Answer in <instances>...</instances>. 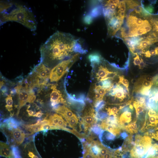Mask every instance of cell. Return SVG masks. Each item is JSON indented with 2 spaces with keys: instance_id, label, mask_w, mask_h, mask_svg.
<instances>
[{
  "instance_id": "obj_1",
  "label": "cell",
  "mask_w": 158,
  "mask_h": 158,
  "mask_svg": "<svg viewBox=\"0 0 158 158\" xmlns=\"http://www.w3.org/2000/svg\"><path fill=\"white\" fill-rule=\"evenodd\" d=\"M79 40L71 34L57 31L41 45L40 48L41 62L48 64L68 59L77 54H83L86 50L79 42Z\"/></svg>"
},
{
  "instance_id": "obj_2",
  "label": "cell",
  "mask_w": 158,
  "mask_h": 158,
  "mask_svg": "<svg viewBox=\"0 0 158 158\" xmlns=\"http://www.w3.org/2000/svg\"><path fill=\"white\" fill-rule=\"evenodd\" d=\"M1 25L8 21L20 23L32 31H35L37 23L31 10L22 5L8 2L1 3Z\"/></svg>"
},
{
  "instance_id": "obj_3",
  "label": "cell",
  "mask_w": 158,
  "mask_h": 158,
  "mask_svg": "<svg viewBox=\"0 0 158 158\" xmlns=\"http://www.w3.org/2000/svg\"><path fill=\"white\" fill-rule=\"evenodd\" d=\"M135 138V145L131 150V156L134 158H142L152 146L151 139L149 136L140 135H137Z\"/></svg>"
},
{
  "instance_id": "obj_4",
  "label": "cell",
  "mask_w": 158,
  "mask_h": 158,
  "mask_svg": "<svg viewBox=\"0 0 158 158\" xmlns=\"http://www.w3.org/2000/svg\"><path fill=\"white\" fill-rule=\"evenodd\" d=\"M79 54H77L70 58L64 60L56 66L51 70L49 79L51 82L58 81L66 73L77 59Z\"/></svg>"
},
{
  "instance_id": "obj_5",
  "label": "cell",
  "mask_w": 158,
  "mask_h": 158,
  "mask_svg": "<svg viewBox=\"0 0 158 158\" xmlns=\"http://www.w3.org/2000/svg\"><path fill=\"white\" fill-rule=\"evenodd\" d=\"M25 86L21 85L15 87L16 90L18 94V106L17 113L18 115L21 108L27 102H33L36 99L34 92L29 86L28 84L25 83Z\"/></svg>"
},
{
  "instance_id": "obj_6",
  "label": "cell",
  "mask_w": 158,
  "mask_h": 158,
  "mask_svg": "<svg viewBox=\"0 0 158 158\" xmlns=\"http://www.w3.org/2000/svg\"><path fill=\"white\" fill-rule=\"evenodd\" d=\"M33 71L34 85L43 86L47 83L51 71L49 68L40 62L35 67Z\"/></svg>"
},
{
  "instance_id": "obj_7",
  "label": "cell",
  "mask_w": 158,
  "mask_h": 158,
  "mask_svg": "<svg viewBox=\"0 0 158 158\" xmlns=\"http://www.w3.org/2000/svg\"><path fill=\"white\" fill-rule=\"evenodd\" d=\"M95 111L92 107H89L86 109L82 117L80 122L84 131L87 132L96 123Z\"/></svg>"
},
{
  "instance_id": "obj_8",
  "label": "cell",
  "mask_w": 158,
  "mask_h": 158,
  "mask_svg": "<svg viewBox=\"0 0 158 158\" xmlns=\"http://www.w3.org/2000/svg\"><path fill=\"white\" fill-rule=\"evenodd\" d=\"M52 91L50 94V101L51 105L54 106L59 103H65L66 101L63 99L60 91L58 90L55 85H52L51 87Z\"/></svg>"
},
{
  "instance_id": "obj_9",
  "label": "cell",
  "mask_w": 158,
  "mask_h": 158,
  "mask_svg": "<svg viewBox=\"0 0 158 158\" xmlns=\"http://www.w3.org/2000/svg\"><path fill=\"white\" fill-rule=\"evenodd\" d=\"M13 141L16 145H19L23 142L25 135L24 132L18 128L11 130Z\"/></svg>"
},
{
  "instance_id": "obj_10",
  "label": "cell",
  "mask_w": 158,
  "mask_h": 158,
  "mask_svg": "<svg viewBox=\"0 0 158 158\" xmlns=\"http://www.w3.org/2000/svg\"><path fill=\"white\" fill-rule=\"evenodd\" d=\"M54 109L55 111L60 114L67 121L75 115L72 111L64 105H60Z\"/></svg>"
},
{
  "instance_id": "obj_11",
  "label": "cell",
  "mask_w": 158,
  "mask_h": 158,
  "mask_svg": "<svg viewBox=\"0 0 158 158\" xmlns=\"http://www.w3.org/2000/svg\"><path fill=\"white\" fill-rule=\"evenodd\" d=\"M49 124H52L61 127H65L67 122L63 119L61 116L57 114L50 116L48 119Z\"/></svg>"
},
{
  "instance_id": "obj_12",
  "label": "cell",
  "mask_w": 158,
  "mask_h": 158,
  "mask_svg": "<svg viewBox=\"0 0 158 158\" xmlns=\"http://www.w3.org/2000/svg\"><path fill=\"white\" fill-rule=\"evenodd\" d=\"M20 122L13 118L11 117L4 119L1 125V127L5 128L9 130L17 128L20 126Z\"/></svg>"
},
{
  "instance_id": "obj_13",
  "label": "cell",
  "mask_w": 158,
  "mask_h": 158,
  "mask_svg": "<svg viewBox=\"0 0 158 158\" xmlns=\"http://www.w3.org/2000/svg\"><path fill=\"white\" fill-rule=\"evenodd\" d=\"M100 127L115 135L118 134L120 131V128L117 126V124L109 123L106 120L102 122Z\"/></svg>"
},
{
  "instance_id": "obj_14",
  "label": "cell",
  "mask_w": 158,
  "mask_h": 158,
  "mask_svg": "<svg viewBox=\"0 0 158 158\" xmlns=\"http://www.w3.org/2000/svg\"><path fill=\"white\" fill-rule=\"evenodd\" d=\"M0 156L6 158H14L11 150L6 143L0 142Z\"/></svg>"
},
{
  "instance_id": "obj_15",
  "label": "cell",
  "mask_w": 158,
  "mask_h": 158,
  "mask_svg": "<svg viewBox=\"0 0 158 158\" xmlns=\"http://www.w3.org/2000/svg\"><path fill=\"white\" fill-rule=\"evenodd\" d=\"M149 125L151 126H156L158 124V115L153 109L149 110L148 112Z\"/></svg>"
},
{
  "instance_id": "obj_16",
  "label": "cell",
  "mask_w": 158,
  "mask_h": 158,
  "mask_svg": "<svg viewBox=\"0 0 158 158\" xmlns=\"http://www.w3.org/2000/svg\"><path fill=\"white\" fill-rule=\"evenodd\" d=\"M131 113L126 111L120 115L119 119V123L121 125L128 123L131 120Z\"/></svg>"
},
{
  "instance_id": "obj_17",
  "label": "cell",
  "mask_w": 158,
  "mask_h": 158,
  "mask_svg": "<svg viewBox=\"0 0 158 158\" xmlns=\"http://www.w3.org/2000/svg\"><path fill=\"white\" fill-rule=\"evenodd\" d=\"M125 129L130 133H136L138 131V126L135 122L128 125L125 127Z\"/></svg>"
},
{
  "instance_id": "obj_18",
  "label": "cell",
  "mask_w": 158,
  "mask_h": 158,
  "mask_svg": "<svg viewBox=\"0 0 158 158\" xmlns=\"http://www.w3.org/2000/svg\"><path fill=\"white\" fill-rule=\"evenodd\" d=\"M85 150L83 158H98V156L95 155L92 152L90 146H85Z\"/></svg>"
},
{
  "instance_id": "obj_19",
  "label": "cell",
  "mask_w": 158,
  "mask_h": 158,
  "mask_svg": "<svg viewBox=\"0 0 158 158\" xmlns=\"http://www.w3.org/2000/svg\"><path fill=\"white\" fill-rule=\"evenodd\" d=\"M130 42V47H129L134 48L137 46L140 41L143 39V37L139 36L129 38Z\"/></svg>"
},
{
  "instance_id": "obj_20",
  "label": "cell",
  "mask_w": 158,
  "mask_h": 158,
  "mask_svg": "<svg viewBox=\"0 0 158 158\" xmlns=\"http://www.w3.org/2000/svg\"><path fill=\"white\" fill-rule=\"evenodd\" d=\"M6 105L5 106L6 109L9 112L13 110V100L11 94L8 95L6 98Z\"/></svg>"
},
{
  "instance_id": "obj_21",
  "label": "cell",
  "mask_w": 158,
  "mask_h": 158,
  "mask_svg": "<svg viewBox=\"0 0 158 158\" xmlns=\"http://www.w3.org/2000/svg\"><path fill=\"white\" fill-rule=\"evenodd\" d=\"M78 122V119L76 115L66 121L68 126L73 129L76 127Z\"/></svg>"
},
{
  "instance_id": "obj_22",
  "label": "cell",
  "mask_w": 158,
  "mask_h": 158,
  "mask_svg": "<svg viewBox=\"0 0 158 158\" xmlns=\"http://www.w3.org/2000/svg\"><path fill=\"white\" fill-rule=\"evenodd\" d=\"M133 105L135 109L137 116L144 110V108L143 105L140 104L137 101L134 102Z\"/></svg>"
},
{
  "instance_id": "obj_23",
  "label": "cell",
  "mask_w": 158,
  "mask_h": 158,
  "mask_svg": "<svg viewBox=\"0 0 158 158\" xmlns=\"http://www.w3.org/2000/svg\"><path fill=\"white\" fill-rule=\"evenodd\" d=\"M11 149L14 158H22L20 150L18 147L15 145H12Z\"/></svg>"
},
{
  "instance_id": "obj_24",
  "label": "cell",
  "mask_w": 158,
  "mask_h": 158,
  "mask_svg": "<svg viewBox=\"0 0 158 158\" xmlns=\"http://www.w3.org/2000/svg\"><path fill=\"white\" fill-rule=\"evenodd\" d=\"M111 89L110 88H105L99 86H95V91L98 92L103 97L107 92Z\"/></svg>"
},
{
  "instance_id": "obj_25",
  "label": "cell",
  "mask_w": 158,
  "mask_h": 158,
  "mask_svg": "<svg viewBox=\"0 0 158 158\" xmlns=\"http://www.w3.org/2000/svg\"><path fill=\"white\" fill-rule=\"evenodd\" d=\"M125 1L129 8L133 9L140 6V4L138 1L133 0H125Z\"/></svg>"
},
{
  "instance_id": "obj_26",
  "label": "cell",
  "mask_w": 158,
  "mask_h": 158,
  "mask_svg": "<svg viewBox=\"0 0 158 158\" xmlns=\"http://www.w3.org/2000/svg\"><path fill=\"white\" fill-rule=\"evenodd\" d=\"M99 146L100 151L99 157H102L110 152L107 148L104 147L101 143L99 145Z\"/></svg>"
},
{
  "instance_id": "obj_27",
  "label": "cell",
  "mask_w": 158,
  "mask_h": 158,
  "mask_svg": "<svg viewBox=\"0 0 158 158\" xmlns=\"http://www.w3.org/2000/svg\"><path fill=\"white\" fill-rule=\"evenodd\" d=\"M119 83H121L126 87L128 90V87L129 85L128 81L127 79L125 78L123 75L119 76Z\"/></svg>"
},
{
  "instance_id": "obj_28",
  "label": "cell",
  "mask_w": 158,
  "mask_h": 158,
  "mask_svg": "<svg viewBox=\"0 0 158 158\" xmlns=\"http://www.w3.org/2000/svg\"><path fill=\"white\" fill-rule=\"evenodd\" d=\"M125 1H119L118 8L119 10L118 12H123L125 13L126 10V5Z\"/></svg>"
},
{
  "instance_id": "obj_29",
  "label": "cell",
  "mask_w": 158,
  "mask_h": 158,
  "mask_svg": "<svg viewBox=\"0 0 158 158\" xmlns=\"http://www.w3.org/2000/svg\"><path fill=\"white\" fill-rule=\"evenodd\" d=\"M150 87H142L139 90V92L142 95H149L150 94Z\"/></svg>"
},
{
  "instance_id": "obj_30",
  "label": "cell",
  "mask_w": 158,
  "mask_h": 158,
  "mask_svg": "<svg viewBox=\"0 0 158 158\" xmlns=\"http://www.w3.org/2000/svg\"><path fill=\"white\" fill-rule=\"evenodd\" d=\"M107 111L109 116L116 115L119 110L116 107H114L112 108H108L107 109Z\"/></svg>"
},
{
  "instance_id": "obj_31",
  "label": "cell",
  "mask_w": 158,
  "mask_h": 158,
  "mask_svg": "<svg viewBox=\"0 0 158 158\" xmlns=\"http://www.w3.org/2000/svg\"><path fill=\"white\" fill-rule=\"evenodd\" d=\"M143 26L147 32H150L152 29V26L147 20H144V24Z\"/></svg>"
},
{
  "instance_id": "obj_32",
  "label": "cell",
  "mask_w": 158,
  "mask_h": 158,
  "mask_svg": "<svg viewBox=\"0 0 158 158\" xmlns=\"http://www.w3.org/2000/svg\"><path fill=\"white\" fill-rule=\"evenodd\" d=\"M142 86L145 87H151L153 84L152 82L147 81L144 79L141 80Z\"/></svg>"
},
{
  "instance_id": "obj_33",
  "label": "cell",
  "mask_w": 158,
  "mask_h": 158,
  "mask_svg": "<svg viewBox=\"0 0 158 158\" xmlns=\"http://www.w3.org/2000/svg\"><path fill=\"white\" fill-rule=\"evenodd\" d=\"M103 97L98 92H95V102L96 104L102 101Z\"/></svg>"
},
{
  "instance_id": "obj_34",
  "label": "cell",
  "mask_w": 158,
  "mask_h": 158,
  "mask_svg": "<svg viewBox=\"0 0 158 158\" xmlns=\"http://www.w3.org/2000/svg\"><path fill=\"white\" fill-rule=\"evenodd\" d=\"M135 54L136 56L133 58V63L135 65L139 66L141 62V60H140L139 56L138 54L137 53Z\"/></svg>"
},
{
  "instance_id": "obj_35",
  "label": "cell",
  "mask_w": 158,
  "mask_h": 158,
  "mask_svg": "<svg viewBox=\"0 0 158 158\" xmlns=\"http://www.w3.org/2000/svg\"><path fill=\"white\" fill-rule=\"evenodd\" d=\"M144 9L149 13H152L153 12L154 8L151 5L147 6L145 7Z\"/></svg>"
},
{
  "instance_id": "obj_36",
  "label": "cell",
  "mask_w": 158,
  "mask_h": 158,
  "mask_svg": "<svg viewBox=\"0 0 158 158\" xmlns=\"http://www.w3.org/2000/svg\"><path fill=\"white\" fill-rule=\"evenodd\" d=\"M155 132L151 134V137L158 141V128H156Z\"/></svg>"
},
{
  "instance_id": "obj_37",
  "label": "cell",
  "mask_w": 158,
  "mask_h": 158,
  "mask_svg": "<svg viewBox=\"0 0 158 158\" xmlns=\"http://www.w3.org/2000/svg\"><path fill=\"white\" fill-rule=\"evenodd\" d=\"M143 7L140 6H139L135 8L134 11L136 13L140 14L142 12Z\"/></svg>"
},
{
  "instance_id": "obj_38",
  "label": "cell",
  "mask_w": 158,
  "mask_h": 158,
  "mask_svg": "<svg viewBox=\"0 0 158 158\" xmlns=\"http://www.w3.org/2000/svg\"><path fill=\"white\" fill-rule=\"evenodd\" d=\"M157 37V35L155 32H151L150 33L146 38H154Z\"/></svg>"
},
{
  "instance_id": "obj_39",
  "label": "cell",
  "mask_w": 158,
  "mask_h": 158,
  "mask_svg": "<svg viewBox=\"0 0 158 158\" xmlns=\"http://www.w3.org/2000/svg\"><path fill=\"white\" fill-rule=\"evenodd\" d=\"M153 77L150 75H146L144 76V79L150 82H152Z\"/></svg>"
},
{
  "instance_id": "obj_40",
  "label": "cell",
  "mask_w": 158,
  "mask_h": 158,
  "mask_svg": "<svg viewBox=\"0 0 158 158\" xmlns=\"http://www.w3.org/2000/svg\"><path fill=\"white\" fill-rule=\"evenodd\" d=\"M152 83L153 84L156 85H158V75H157L153 77Z\"/></svg>"
},
{
  "instance_id": "obj_41",
  "label": "cell",
  "mask_w": 158,
  "mask_h": 158,
  "mask_svg": "<svg viewBox=\"0 0 158 158\" xmlns=\"http://www.w3.org/2000/svg\"><path fill=\"white\" fill-rule=\"evenodd\" d=\"M28 155L31 158H39L35 154L32 152L29 151Z\"/></svg>"
},
{
  "instance_id": "obj_42",
  "label": "cell",
  "mask_w": 158,
  "mask_h": 158,
  "mask_svg": "<svg viewBox=\"0 0 158 158\" xmlns=\"http://www.w3.org/2000/svg\"><path fill=\"white\" fill-rule=\"evenodd\" d=\"M140 59L141 62L139 66L140 69H142L145 67V64L144 62L143 59L142 58H141Z\"/></svg>"
},
{
  "instance_id": "obj_43",
  "label": "cell",
  "mask_w": 158,
  "mask_h": 158,
  "mask_svg": "<svg viewBox=\"0 0 158 158\" xmlns=\"http://www.w3.org/2000/svg\"><path fill=\"white\" fill-rule=\"evenodd\" d=\"M42 114H43L42 112L41 111H40L36 112L35 114H34L33 116L40 118L42 116Z\"/></svg>"
},
{
  "instance_id": "obj_44",
  "label": "cell",
  "mask_w": 158,
  "mask_h": 158,
  "mask_svg": "<svg viewBox=\"0 0 158 158\" xmlns=\"http://www.w3.org/2000/svg\"><path fill=\"white\" fill-rule=\"evenodd\" d=\"M151 98L156 102L158 101V91L155 94L154 97Z\"/></svg>"
},
{
  "instance_id": "obj_45",
  "label": "cell",
  "mask_w": 158,
  "mask_h": 158,
  "mask_svg": "<svg viewBox=\"0 0 158 158\" xmlns=\"http://www.w3.org/2000/svg\"><path fill=\"white\" fill-rule=\"evenodd\" d=\"M27 111L29 116H33L34 115V112L31 110H28L27 109Z\"/></svg>"
},
{
  "instance_id": "obj_46",
  "label": "cell",
  "mask_w": 158,
  "mask_h": 158,
  "mask_svg": "<svg viewBox=\"0 0 158 158\" xmlns=\"http://www.w3.org/2000/svg\"><path fill=\"white\" fill-rule=\"evenodd\" d=\"M150 53L151 56H153L157 55L156 52L155 50H152L150 51Z\"/></svg>"
},
{
  "instance_id": "obj_47",
  "label": "cell",
  "mask_w": 158,
  "mask_h": 158,
  "mask_svg": "<svg viewBox=\"0 0 158 158\" xmlns=\"http://www.w3.org/2000/svg\"><path fill=\"white\" fill-rule=\"evenodd\" d=\"M153 30L154 31H156V32H157L158 34V24L154 25V26H153Z\"/></svg>"
},
{
  "instance_id": "obj_48",
  "label": "cell",
  "mask_w": 158,
  "mask_h": 158,
  "mask_svg": "<svg viewBox=\"0 0 158 158\" xmlns=\"http://www.w3.org/2000/svg\"><path fill=\"white\" fill-rule=\"evenodd\" d=\"M129 108L131 109H133V106L132 105L130 104V106H129Z\"/></svg>"
}]
</instances>
